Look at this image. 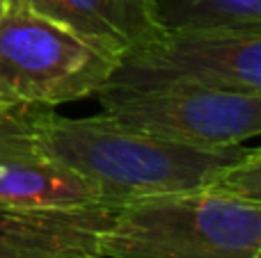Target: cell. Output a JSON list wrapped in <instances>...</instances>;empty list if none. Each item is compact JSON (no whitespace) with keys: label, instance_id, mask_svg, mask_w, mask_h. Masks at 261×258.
Listing matches in <instances>:
<instances>
[{"label":"cell","instance_id":"cell-1","mask_svg":"<svg viewBox=\"0 0 261 258\" xmlns=\"http://www.w3.org/2000/svg\"><path fill=\"white\" fill-rule=\"evenodd\" d=\"M35 126L50 155L96 187L101 201L119 208L133 199L216 190L252 146H193L133 131L103 112L85 119L35 110Z\"/></svg>","mask_w":261,"mask_h":258},{"label":"cell","instance_id":"cell-2","mask_svg":"<svg viewBox=\"0 0 261 258\" xmlns=\"http://www.w3.org/2000/svg\"><path fill=\"white\" fill-rule=\"evenodd\" d=\"M103 258H261V204L220 190L133 199L113 215Z\"/></svg>","mask_w":261,"mask_h":258},{"label":"cell","instance_id":"cell-3","mask_svg":"<svg viewBox=\"0 0 261 258\" xmlns=\"http://www.w3.org/2000/svg\"><path fill=\"white\" fill-rule=\"evenodd\" d=\"M119 55L113 46L9 3L0 18V108H55L90 99Z\"/></svg>","mask_w":261,"mask_h":258},{"label":"cell","instance_id":"cell-4","mask_svg":"<svg viewBox=\"0 0 261 258\" xmlns=\"http://www.w3.org/2000/svg\"><path fill=\"white\" fill-rule=\"evenodd\" d=\"M103 87L261 94V32L161 30L124 50Z\"/></svg>","mask_w":261,"mask_h":258},{"label":"cell","instance_id":"cell-5","mask_svg":"<svg viewBox=\"0 0 261 258\" xmlns=\"http://www.w3.org/2000/svg\"><path fill=\"white\" fill-rule=\"evenodd\" d=\"M108 119L193 146H236L261 133V94L218 89L96 91Z\"/></svg>","mask_w":261,"mask_h":258},{"label":"cell","instance_id":"cell-6","mask_svg":"<svg viewBox=\"0 0 261 258\" xmlns=\"http://www.w3.org/2000/svg\"><path fill=\"white\" fill-rule=\"evenodd\" d=\"M35 110L0 108V208L103 204L94 185L41 144Z\"/></svg>","mask_w":261,"mask_h":258},{"label":"cell","instance_id":"cell-7","mask_svg":"<svg viewBox=\"0 0 261 258\" xmlns=\"http://www.w3.org/2000/svg\"><path fill=\"white\" fill-rule=\"evenodd\" d=\"M115 206L0 208V258H103Z\"/></svg>","mask_w":261,"mask_h":258},{"label":"cell","instance_id":"cell-8","mask_svg":"<svg viewBox=\"0 0 261 258\" xmlns=\"http://www.w3.org/2000/svg\"><path fill=\"white\" fill-rule=\"evenodd\" d=\"M94 41L126 50L158 35L149 0H7Z\"/></svg>","mask_w":261,"mask_h":258},{"label":"cell","instance_id":"cell-9","mask_svg":"<svg viewBox=\"0 0 261 258\" xmlns=\"http://www.w3.org/2000/svg\"><path fill=\"white\" fill-rule=\"evenodd\" d=\"M158 30L261 32V0H149Z\"/></svg>","mask_w":261,"mask_h":258},{"label":"cell","instance_id":"cell-10","mask_svg":"<svg viewBox=\"0 0 261 258\" xmlns=\"http://www.w3.org/2000/svg\"><path fill=\"white\" fill-rule=\"evenodd\" d=\"M7 0H0V18H3L5 16V12H7Z\"/></svg>","mask_w":261,"mask_h":258}]
</instances>
